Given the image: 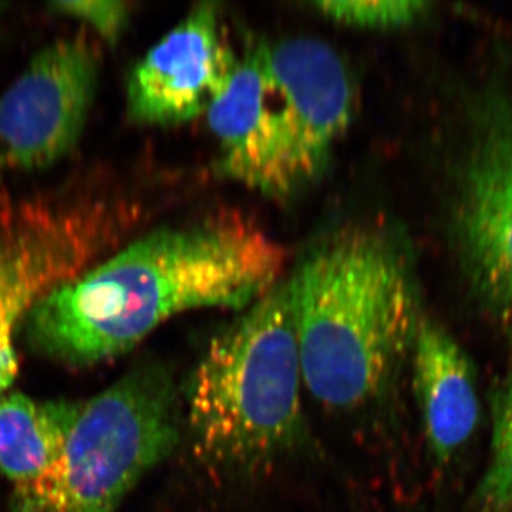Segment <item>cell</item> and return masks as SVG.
I'll list each match as a JSON object with an SVG mask.
<instances>
[{
    "label": "cell",
    "instance_id": "cell-1",
    "mask_svg": "<svg viewBox=\"0 0 512 512\" xmlns=\"http://www.w3.org/2000/svg\"><path fill=\"white\" fill-rule=\"evenodd\" d=\"M285 261L278 242L238 217L157 229L45 293L20 330L43 359L94 366L178 313L248 308L281 281Z\"/></svg>",
    "mask_w": 512,
    "mask_h": 512
},
{
    "label": "cell",
    "instance_id": "cell-2",
    "mask_svg": "<svg viewBox=\"0 0 512 512\" xmlns=\"http://www.w3.org/2000/svg\"><path fill=\"white\" fill-rule=\"evenodd\" d=\"M288 281L309 392L333 410L375 402L419 323L409 272L392 238L363 225L340 229Z\"/></svg>",
    "mask_w": 512,
    "mask_h": 512
},
{
    "label": "cell",
    "instance_id": "cell-3",
    "mask_svg": "<svg viewBox=\"0 0 512 512\" xmlns=\"http://www.w3.org/2000/svg\"><path fill=\"white\" fill-rule=\"evenodd\" d=\"M301 350L288 279L211 340L185 387L195 456L221 471H254L305 437Z\"/></svg>",
    "mask_w": 512,
    "mask_h": 512
},
{
    "label": "cell",
    "instance_id": "cell-4",
    "mask_svg": "<svg viewBox=\"0 0 512 512\" xmlns=\"http://www.w3.org/2000/svg\"><path fill=\"white\" fill-rule=\"evenodd\" d=\"M180 433L173 376L146 360L84 402L56 463L32 483L13 487L10 512H116L174 453Z\"/></svg>",
    "mask_w": 512,
    "mask_h": 512
},
{
    "label": "cell",
    "instance_id": "cell-5",
    "mask_svg": "<svg viewBox=\"0 0 512 512\" xmlns=\"http://www.w3.org/2000/svg\"><path fill=\"white\" fill-rule=\"evenodd\" d=\"M127 220L126 205L92 183L0 190V397L18 373L16 335L30 309L110 255Z\"/></svg>",
    "mask_w": 512,
    "mask_h": 512
},
{
    "label": "cell",
    "instance_id": "cell-6",
    "mask_svg": "<svg viewBox=\"0 0 512 512\" xmlns=\"http://www.w3.org/2000/svg\"><path fill=\"white\" fill-rule=\"evenodd\" d=\"M268 87L247 153L228 174L272 198L318 180L352 121L355 87L333 47L311 37L266 45Z\"/></svg>",
    "mask_w": 512,
    "mask_h": 512
},
{
    "label": "cell",
    "instance_id": "cell-7",
    "mask_svg": "<svg viewBox=\"0 0 512 512\" xmlns=\"http://www.w3.org/2000/svg\"><path fill=\"white\" fill-rule=\"evenodd\" d=\"M99 73L84 33L42 47L0 97V164L39 171L69 157L92 114Z\"/></svg>",
    "mask_w": 512,
    "mask_h": 512
},
{
    "label": "cell",
    "instance_id": "cell-8",
    "mask_svg": "<svg viewBox=\"0 0 512 512\" xmlns=\"http://www.w3.org/2000/svg\"><path fill=\"white\" fill-rule=\"evenodd\" d=\"M237 63L218 6L198 3L134 67L127 83L128 119L150 127L197 119L224 92Z\"/></svg>",
    "mask_w": 512,
    "mask_h": 512
},
{
    "label": "cell",
    "instance_id": "cell-9",
    "mask_svg": "<svg viewBox=\"0 0 512 512\" xmlns=\"http://www.w3.org/2000/svg\"><path fill=\"white\" fill-rule=\"evenodd\" d=\"M463 234L480 291L512 328V120L478 140L466 178Z\"/></svg>",
    "mask_w": 512,
    "mask_h": 512
},
{
    "label": "cell",
    "instance_id": "cell-10",
    "mask_svg": "<svg viewBox=\"0 0 512 512\" xmlns=\"http://www.w3.org/2000/svg\"><path fill=\"white\" fill-rule=\"evenodd\" d=\"M414 387L433 456L447 463L480 417L473 365L446 330L419 319L413 338Z\"/></svg>",
    "mask_w": 512,
    "mask_h": 512
},
{
    "label": "cell",
    "instance_id": "cell-11",
    "mask_svg": "<svg viewBox=\"0 0 512 512\" xmlns=\"http://www.w3.org/2000/svg\"><path fill=\"white\" fill-rule=\"evenodd\" d=\"M83 406L79 400L36 402L19 392L0 397V473L13 487L32 483L56 463Z\"/></svg>",
    "mask_w": 512,
    "mask_h": 512
},
{
    "label": "cell",
    "instance_id": "cell-12",
    "mask_svg": "<svg viewBox=\"0 0 512 512\" xmlns=\"http://www.w3.org/2000/svg\"><path fill=\"white\" fill-rule=\"evenodd\" d=\"M477 504L481 512H512V383L494 399L490 463L478 484Z\"/></svg>",
    "mask_w": 512,
    "mask_h": 512
},
{
    "label": "cell",
    "instance_id": "cell-13",
    "mask_svg": "<svg viewBox=\"0 0 512 512\" xmlns=\"http://www.w3.org/2000/svg\"><path fill=\"white\" fill-rule=\"evenodd\" d=\"M427 3L412 0L386 2H316L323 15L365 29H387L406 25L419 18Z\"/></svg>",
    "mask_w": 512,
    "mask_h": 512
},
{
    "label": "cell",
    "instance_id": "cell-14",
    "mask_svg": "<svg viewBox=\"0 0 512 512\" xmlns=\"http://www.w3.org/2000/svg\"><path fill=\"white\" fill-rule=\"evenodd\" d=\"M50 10L69 16L93 29L104 42L116 45L130 22L131 5L119 0H80V2H53Z\"/></svg>",
    "mask_w": 512,
    "mask_h": 512
}]
</instances>
